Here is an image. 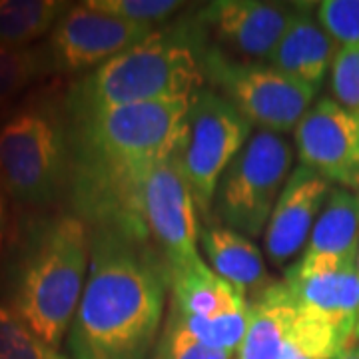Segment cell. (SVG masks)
Instances as JSON below:
<instances>
[{
	"instance_id": "6da1fadb",
	"label": "cell",
	"mask_w": 359,
	"mask_h": 359,
	"mask_svg": "<svg viewBox=\"0 0 359 359\" xmlns=\"http://www.w3.org/2000/svg\"><path fill=\"white\" fill-rule=\"evenodd\" d=\"M192 100L132 104L70 118V188L78 216L90 228H108L146 242L144 184L186 138Z\"/></svg>"
},
{
	"instance_id": "7a4b0ae2",
	"label": "cell",
	"mask_w": 359,
	"mask_h": 359,
	"mask_svg": "<svg viewBox=\"0 0 359 359\" xmlns=\"http://www.w3.org/2000/svg\"><path fill=\"white\" fill-rule=\"evenodd\" d=\"M90 230L88 278L66 335L68 359H146L162 323L166 264L140 240Z\"/></svg>"
},
{
	"instance_id": "3957f363",
	"label": "cell",
	"mask_w": 359,
	"mask_h": 359,
	"mask_svg": "<svg viewBox=\"0 0 359 359\" xmlns=\"http://www.w3.org/2000/svg\"><path fill=\"white\" fill-rule=\"evenodd\" d=\"M92 230L72 214L39 219L11 262L6 306L50 351H58L76 316L90 268Z\"/></svg>"
},
{
	"instance_id": "277c9868",
	"label": "cell",
	"mask_w": 359,
	"mask_h": 359,
	"mask_svg": "<svg viewBox=\"0 0 359 359\" xmlns=\"http://www.w3.org/2000/svg\"><path fill=\"white\" fill-rule=\"evenodd\" d=\"M196 34L156 30L140 42L82 76L66 98V112H94L104 108L162 100H192L202 90L204 70Z\"/></svg>"
},
{
	"instance_id": "5b68a950",
	"label": "cell",
	"mask_w": 359,
	"mask_h": 359,
	"mask_svg": "<svg viewBox=\"0 0 359 359\" xmlns=\"http://www.w3.org/2000/svg\"><path fill=\"white\" fill-rule=\"evenodd\" d=\"M70 128L50 102L0 116V186L22 205H50L70 184Z\"/></svg>"
},
{
	"instance_id": "8992f818",
	"label": "cell",
	"mask_w": 359,
	"mask_h": 359,
	"mask_svg": "<svg viewBox=\"0 0 359 359\" xmlns=\"http://www.w3.org/2000/svg\"><path fill=\"white\" fill-rule=\"evenodd\" d=\"M292 162L294 148L283 134L252 132L219 180L216 212L224 226L245 238L266 231L273 205L292 174Z\"/></svg>"
},
{
	"instance_id": "52a82bcc",
	"label": "cell",
	"mask_w": 359,
	"mask_h": 359,
	"mask_svg": "<svg viewBox=\"0 0 359 359\" xmlns=\"http://www.w3.org/2000/svg\"><path fill=\"white\" fill-rule=\"evenodd\" d=\"M200 60L204 74L218 86L219 94L257 130L276 134L295 130L313 106L318 90L273 66L240 62L205 46L200 48Z\"/></svg>"
},
{
	"instance_id": "ba28073f",
	"label": "cell",
	"mask_w": 359,
	"mask_h": 359,
	"mask_svg": "<svg viewBox=\"0 0 359 359\" xmlns=\"http://www.w3.org/2000/svg\"><path fill=\"white\" fill-rule=\"evenodd\" d=\"M250 136L252 124L219 92L202 88L194 94L178 164L204 214L216 200L224 172Z\"/></svg>"
},
{
	"instance_id": "9c48e42d",
	"label": "cell",
	"mask_w": 359,
	"mask_h": 359,
	"mask_svg": "<svg viewBox=\"0 0 359 359\" xmlns=\"http://www.w3.org/2000/svg\"><path fill=\"white\" fill-rule=\"evenodd\" d=\"M148 236L160 248L168 271L204 262L198 252L200 228L194 194L178 164V152L150 172L142 192Z\"/></svg>"
},
{
	"instance_id": "30bf717a",
	"label": "cell",
	"mask_w": 359,
	"mask_h": 359,
	"mask_svg": "<svg viewBox=\"0 0 359 359\" xmlns=\"http://www.w3.org/2000/svg\"><path fill=\"white\" fill-rule=\"evenodd\" d=\"M156 30L158 28L94 11L86 2L70 4L52 28L44 52L52 70L86 72L138 46Z\"/></svg>"
},
{
	"instance_id": "8fae6325",
	"label": "cell",
	"mask_w": 359,
	"mask_h": 359,
	"mask_svg": "<svg viewBox=\"0 0 359 359\" xmlns=\"http://www.w3.org/2000/svg\"><path fill=\"white\" fill-rule=\"evenodd\" d=\"M297 4L259 0H218L200 11L198 25L210 30L214 50L240 62L266 60L280 44Z\"/></svg>"
},
{
	"instance_id": "7c38bea8",
	"label": "cell",
	"mask_w": 359,
	"mask_h": 359,
	"mask_svg": "<svg viewBox=\"0 0 359 359\" xmlns=\"http://www.w3.org/2000/svg\"><path fill=\"white\" fill-rule=\"evenodd\" d=\"M299 162L339 188L359 190V116L321 98L294 130Z\"/></svg>"
},
{
	"instance_id": "4fadbf2b",
	"label": "cell",
	"mask_w": 359,
	"mask_h": 359,
	"mask_svg": "<svg viewBox=\"0 0 359 359\" xmlns=\"http://www.w3.org/2000/svg\"><path fill=\"white\" fill-rule=\"evenodd\" d=\"M359 254V190L334 188L316 222L302 259L287 276L311 278L353 269Z\"/></svg>"
},
{
	"instance_id": "5bb4252c",
	"label": "cell",
	"mask_w": 359,
	"mask_h": 359,
	"mask_svg": "<svg viewBox=\"0 0 359 359\" xmlns=\"http://www.w3.org/2000/svg\"><path fill=\"white\" fill-rule=\"evenodd\" d=\"M330 192V182L311 168L299 164L290 174L266 228V252L271 262L285 264L304 248Z\"/></svg>"
},
{
	"instance_id": "9a60e30c",
	"label": "cell",
	"mask_w": 359,
	"mask_h": 359,
	"mask_svg": "<svg viewBox=\"0 0 359 359\" xmlns=\"http://www.w3.org/2000/svg\"><path fill=\"white\" fill-rule=\"evenodd\" d=\"M337 42L320 25L309 6L297 4L292 22L266 65L318 90L334 66Z\"/></svg>"
},
{
	"instance_id": "2e32d148",
	"label": "cell",
	"mask_w": 359,
	"mask_h": 359,
	"mask_svg": "<svg viewBox=\"0 0 359 359\" xmlns=\"http://www.w3.org/2000/svg\"><path fill=\"white\" fill-rule=\"evenodd\" d=\"M285 285L299 308L334 323L355 344L359 321V276L358 269H344L311 278L285 276Z\"/></svg>"
},
{
	"instance_id": "e0dca14e",
	"label": "cell",
	"mask_w": 359,
	"mask_h": 359,
	"mask_svg": "<svg viewBox=\"0 0 359 359\" xmlns=\"http://www.w3.org/2000/svg\"><path fill=\"white\" fill-rule=\"evenodd\" d=\"M297 302L285 283H269L250 304V325L238 359H278L297 318Z\"/></svg>"
},
{
	"instance_id": "ac0fdd59",
	"label": "cell",
	"mask_w": 359,
	"mask_h": 359,
	"mask_svg": "<svg viewBox=\"0 0 359 359\" xmlns=\"http://www.w3.org/2000/svg\"><path fill=\"white\" fill-rule=\"evenodd\" d=\"M172 287V308L194 318H219L248 308L245 294L228 280L219 278L204 262L180 271H168Z\"/></svg>"
},
{
	"instance_id": "d6986e66",
	"label": "cell",
	"mask_w": 359,
	"mask_h": 359,
	"mask_svg": "<svg viewBox=\"0 0 359 359\" xmlns=\"http://www.w3.org/2000/svg\"><path fill=\"white\" fill-rule=\"evenodd\" d=\"M200 245L219 278L228 280L244 294H262L269 285L268 269L257 245L226 226H212L200 231Z\"/></svg>"
},
{
	"instance_id": "ffe728a7",
	"label": "cell",
	"mask_w": 359,
	"mask_h": 359,
	"mask_svg": "<svg viewBox=\"0 0 359 359\" xmlns=\"http://www.w3.org/2000/svg\"><path fill=\"white\" fill-rule=\"evenodd\" d=\"M62 0H0V46L30 48L68 11Z\"/></svg>"
},
{
	"instance_id": "44dd1931",
	"label": "cell",
	"mask_w": 359,
	"mask_h": 359,
	"mask_svg": "<svg viewBox=\"0 0 359 359\" xmlns=\"http://www.w3.org/2000/svg\"><path fill=\"white\" fill-rule=\"evenodd\" d=\"M48 70L50 65L44 50L0 46V116L6 114L14 100Z\"/></svg>"
},
{
	"instance_id": "7402d4cb",
	"label": "cell",
	"mask_w": 359,
	"mask_h": 359,
	"mask_svg": "<svg viewBox=\"0 0 359 359\" xmlns=\"http://www.w3.org/2000/svg\"><path fill=\"white\" fill-rule=\"evenodd\" d=\"M172 311L186 325V330L194 337H198L204 346L212 347V349H222V351H231V353L236 349H240L245 334H248V325H250V306L226 313V316H219V318H212V320L184 316L174 308Z\"/></svg>"
},
{
	"instance_id": "603a6c76",
	"label": "cell",
	"mask_w": 359,
	"mask_h": 359,
	"mask_svg": "<svg viewBox=\"0 0 359 359\" xmlns=\"http://www.w3.org/2000/svg\"><path fill=\"white\" fill-rule=\"evenodd\" d=\"M0 359H50V349L40 341L25 320L0 302Z\"/></svg>"
},
{
	"instance_id": "cb8c5ba5",
	"label": "cell",
	"mask_w": 359,
	"mask_h": 359,
	"mask_svg": "<svg viewBox=\"0 0 359 359\" xmlns=\"http://www.w3.org/2000/svg\"><path fill=\"white\" fill-rule=\"evenodd\" d=\"M231 351L212 349L194 337L180 318L170 309V318L156 347L154 359H231Z\"/></svg>"
},
{
	"instance_id": "d4e9b609",
	"label": "cell",
	"mask_w": 359,
	"mask_h": 359,
	"mask_svg": "<svg viewBox=\"0 0 359 359\" xmlns=\"http://www.w3.org/2000/svg\"><path fill=\"white\" fill-rule=\"evenodd\" d=\"M86 4L94 11L152 28H156V25H162L166 18L184 6L176 0H88Z\"/></svg>"
},
{
	"instance_id": "484cf974",
	"label": "cell",
	"mask_w": 359,
	"mask_h": 359,
	"mask_svg": "<svg viewBox=\"0 0 359 359\" xmlns=\"http://www.w3.org/2000/svg\"><path fill=\"white\" fill-rule=\"evenodd\" d=\"M316 16L327 34L344 44H359V0H323L318 4Z\"/></svg>"
},
{
	"instance_id": "4316f807",
	"label": "cell",
	"mask_w": 359,
	"mask_h": 359,
	"mask_svg": "<svg viewBox=\"0 0 359 359\" xmlns=\"http://www.w3.org/2000/svg\"><path fill=\"white\" fill-rule=\"evenodd\" d=\"M332 92L337 104L359 116V44L337 50L332 66Z\"/></svg>"
},
{
	"instance_id": "83f0119b",
	"label": "cell",
	"mask_w": 359,
	"mask_h": 359,
	"mask_svg": "<svg viewBox=\"0 0 359 359\" xmlns=\"http://www.w3.org/2000/svg\"><path fill=\"white\" fill-rule=\"evenodd\" d=\"M11 236V198L0 186V257L6 250Z\"/></svg>"
},
{
	"instance_id": "f1b7e54d",
	"label": "cell",
	"mask_w": 359,
	"mask_h": 359,
	"mask_svg": "<svg viewBox=\"0 0 359 359\" xmlns=\"http://www.w3.org/2000/svg\"><path fill=\"white\" fill-rule=\"evenodd\" d=\"M335 359H359V341L358 344H351L346 351H341Z\"/></svg>"
},
{
	"instance_id": "f546056e",
	"label": "cell",
	"mask_w": 359,
	"mask_h": 359,
	"mask_svg": "<svg viewBox=\"0 0 359 359\" xmlns=\"http://www.w3.org/2000/svg\"><path fill=\"white\" fill-rule=\"evenodd\" d=\"M355 269H358V276H359V254H358V262H355ZM359 341V321H358V330H355V344Z\"/></svg>"
},
{
	"instance_id": "4dcf8cb0",
	"label": "cell",
	"mask_w": 359,
	"mask_h": 359,
	"mask_svg": "<svg viewBox=\"0 0 359 359\" xmlns=\"http://www.w3.org/2000/svg\"><path fill=\"white\" fill-rule=\"evenodd\" d=\"M50 359H68V358H65V355H60L58 351H50Z\"/></svg>"
}]
</instances>
